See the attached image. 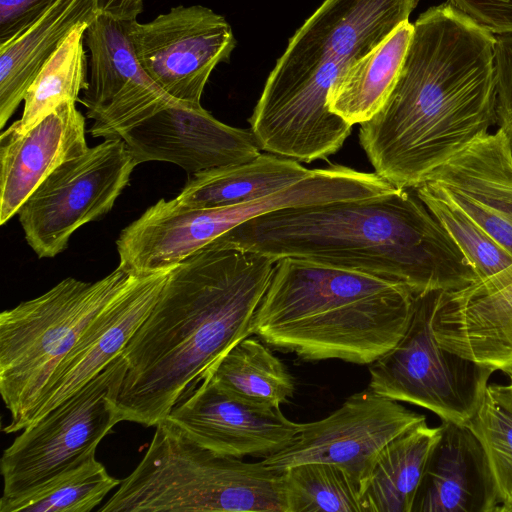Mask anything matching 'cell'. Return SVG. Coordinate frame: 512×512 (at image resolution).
Segmentation results:
<instances>
[{
	"mask_svg": "<svg viewBox=\"0 0 512 512\" xmlns=\"http://www.w3.org/2000/svg\"><path fill=\"white\" fill-rule=\"evenodd\" d=\"M495 35L449 2L413 24L397 81L381 109L360 124L375 173L414 189L496 124Z\"/></svg>",
	"mask_w": 512,
	"mask_h": 512,
	"instance_id": "cell-1",
	"label": "cell"
},
{
	"mask_svg": "<svg viewBox=\"0 0 512 512\" xmlns=\"http://www.w3.org/2000/svg\"><path fill=\"white\" fill-rule=\"evenodd\" d=\"M275 263L214 241L170 269L122 352L127 369L116 400L121 421L156 426L253 334Z\"/></svg>",
	"mask_w": 512,
	"mask_h": 512,
	"instance_id": "cell-2",
	"label": "cell"
},
{
	"mask_svg": "<svg viewBox=\"0 0 512 512\" xmlns=\"http://www.w3.org/2000/svg\"><path fill=\"white\" fill-rule=\"evenodd\" d=\"M409 190L274 210L215 241L275 262L302 258L366 273L404 285L416 296L477 282L473 267Z\"/></svg>",
	"mask_w": 512,
	"mask_h": 512,
	"instance_id": "cell-3",
	"label": "cell"
},
{
	"mask_svg": "<svg viewBox=\"0 0 512 512\" xmlns=\"http://www.w3.org/2000/svg\"><path fill=\"white\" fill-rule=\"evenodd\" d=\"M418 0H324L289 39L249 118L260 150L312 162L336 153L351 125L327 106L339 77L409 16Z\"/></svg>",
	"mask_w": 512,
	"mask_h": 512,
	"instance_id": "cell-4",
	"label": "cell"
},
{
	"mask_svg": "<svg viewBox=\"0 0 512 512\" xmlns=\"http://www.w3.org/2000/svg\"><path fill=\"white\" fill-rule=\"evenodd\" d=\"M416 295L366 273L302 258L276 261L253 334L305 361L371 364L405 334Z\"/></svg>",
	"mask_w": 512,
	"mask_h": 512,
	"instance_id": "cell-5",
	"label": "cell"
},
{
	"mask_svg": "<svg viewBox=\"0 0 512 512\" xmlns=\"http://www.w3.org/2000/svg\"><path fill=\"white\" fill-rule=\"evenodd\" d=\"M99 512H288L284 470L216 453L161 420Z\"/></svg>",
	"mask_w": 512,
	"mask_h": 512,
	"instance_id": "cell-6",
	"label": "cell"
},
{
	"mask_svg": "<svg viewBox=\"0 0 512 512\" xmlns=\"http://www.w3.org/2000/svg\"><path fill=\"white\" fill-rule=\"evenodd\" d=\"M134 274L117 267L96 282L68 277L0 314V392L16 427L92 320Z\"/></svg>",
	"mask_w": 512,
	"mask_h": 512,
	"instance_id": "cell-7",
	"label": "cell"
},
{
	"mask_svg": "<svg viewBox=\"0 0 512 512\" xmlns=\"http://www.w3.org/2000/svg\"><path fill=\"white\" fill-rule=\"evenodd\" d=\"M440 292L416 296L405 334L369 364L368 388L427 409L442 421L465 424L478 408L495 370L439 344L433 318Z\"/></svg>",
	"mask_w": 512,
	"mask_h": 512,
	"instance_id": "cell-8",
	"label": "cell"
},
{
	"mask_svg": "<svg viewBox=\"0 0 512 512\" xmlns=\"http://www.w3.org/2000/svg\"><path fill=\"white\" fill-rule=\"evenodd\" d=\"M126 369L121 354L80 390L21 430L1 457L3 497L31 490L96 453L100 441L121 422L116 400Z\"/></svg>",
	"mask_w": 512,
	"mask_h": 512,
	"instance_id": "cell-9",
	"label": "cell"
},
{
	"mask_svg": "<svg viewBox=\"0 0 512 512\" xmlns=\"http://www.w3.org/2000/svg\"><path fill=\"white\" fill-rule=\"evenodd\" d=\"M137 165L125 141L113 138L57 167L17 213L36 255L55 257L77 229L107 214Z\"/></svg>",
	"mask_w": 512,
	"mask_h": 512,
	"instance_id": "cell-10",
	"label": "cell"
},
{
	"mask_svg": "<svg viewBox=\"0 0 512 512\" xmlns=\"http://www.w3.org/2000/svg\"><path fill=\"white\" fill-rule=\"evenodd\" d=\"M424 421L425 415L367 388L327 417L302 423L295 440L262 463L274 470L304 462L331 463L351 477L361 494L381 450Z\"/></svg>",
	"mask_w": 512,
	"mask_h": 512,
	"instance_id": "cell-11",
	"label": "cell"
},
{
	"mask_svg": "<svg viewBox=\"0 0 512 512\" xmlns=\"http://www.w3.org/2000/svg\"><path fill=\"white\" fill-rule=\"evenodd\" d=\"M129 34L147 74L173 99L201 106L214 68L229 61L236 46L226 19L201 5L176 6L153 20L128 22Z\"/></svg>",
	"mask_w": 512,
	"mask_h": 512,
	"instance_id": "cell-12",
	"label": "cell"
},
{
	"mask_svg": "<svg viewBox=\"0 0 512 512\" xmlns=\"http://www.w3.org/2000/svg\"><path fill=\"white\" fill-rule=\"evenodd\" d=\"M90 52L88 87L79 102L94 122L92 137L113 139L179 102L163 91L139 62L128 22L98 14L85 31Z\"/></svg>",
	"mask_w": 512,
	"mask_h": 512,
	"instance_id": "cell-13",
	"label": "cell"
},
{
	"mask_svg": "<svg viewBox=\"0 0 512 512\" xmlns=\"http://www.w3.org/2000/svg\"><path fill=\"white\" fill-rule=\"evenodd\" d=\"M163 421L198 445L236 458H267L287 448L302 423L279 407L243 402L220 389L209 377L180 400Z\"/></svg>",
	"mask_w": 512,
	"mask_h": 512,
	"instance_id": "cell-14",
	"label": "cell"
},
{
	"mask_svg": "<svg viewBox=\"0 0 512 512\" xmlns=\"http://www.w3.org/2000/svg\"><path fill=\"white\" fill-rule=\"evenodd\" d=\"M169 271L133 275L128 285L86 327L16 432L57 407L122 354L156 303Z\"/></svg>",
	"mask_w": 512,
	"mask_h": 512,
	"instance_id": "cell-15",
	"label": "cell"
},
{
	"mask_svg": "<svg viewBox=\"0 0 512 512\" xmlns=\"http://www.w3.org/2000/svg\"><path fill=\"white\" fill-rule=\"evenodd\" d=\"M137 164L163 161L193 174L250 161L260 148L250 129L224 124L202 106H169L126 131Z\"/></svg>",
	"mask_w": 512,
	"mask_h": 512,
	"instance_id": "cell-16",
	"label": "cell"
},
{
	"mask_svg": "<svg viewBox=\"0 0 512 512\" xmlns=\"http://www.w3.org/2000/svg\"><path fill=\"white\" fill-rule=\"evenodd\" d=\"M422 183L448 197L512 255V145L503 130L480 136Z\"/></svg>",
	"mask_w": 512,
	"mask_h": 512,
	"instance_id": "cell-17",
	"label": "cell"
},
{
	"mask_svg": "<svg viewBox=\"0 0 512 512\" xmlns=\"http://www.w3.org/2000/svg\"><path fill=\"white\" fill-rule=\"evenodd\" d=\"M433 331L451 352L495 371L512 367V265L465 288L441 291Z\"/></svg>",
	"mask_w": 512,
	"mask_h": 512,
	"instance_id": "cell-18",
	"label": "cell"
},
{
	"mask_svg": "<svg viewBox=\"0 0 512 512\" xmlns=\"http://www.w3.org/2000/svg\"><path fill=\"white\" fill-rule=\"evenodd\" d=\"M67 100L30 130L11 124L0 137V224L4 225L32 192L64 162L87 149L85 117Z\"/></svg>",
	"mask_w": 512,
	"mask_h": 512,
	"instance_id": "cell-19",
	"label": "cell"
},
{
	"mask_svg": "<svg viewBox=\"0 0 512 512\" xmlns=\"http://www.w3.org/2000/svg\"><path fill=\"white\" fill-rule=\"evenodd\" d=\"M412 512H499L496 483L483 446L465 425L442 421Z\"/></svg>",
	"mask_w": 512,
	"mask_h": 512,
	"instance_id": "cell-20",
	"label": "cell"
},
{
	"mask_svg": "<svg viewBox=\"0 0 512 512\" xmlns=\"http://www.w3.org/2000/svg\"><path fill=\"white\" fill-rule=\"evenodd\" d=\"M96 0H57L37 20L0 45V128L24 100L45 63L79 26L97 17Z\"/></svg>",
	"mask_w": 512,
	"mask_h": 512,
	"instance_id": "cell-21",
	"label": "cell"
},
{
	"mask_svg": "<svg viewBox=\"0 0 512 512\" xmlns=\"http://www.w3.org/2000/svg\"><path fill=\"white\" fill-rule=\"evenodd\" d=\"M298 161L260 153L254 159L191 174L175 198L191 208H218L266 197L314 173Z\"/></svg>",
	"mask_w": 512,
	"mask_h": 512,
	"instance_id": "cell-22",
	"label": "cell"
},
{
	"mask_svg": "<svg viewBox=\"0 0 512 512\" xmlns=\"http://www.w3.org/2000/svg\"><path fill=\"white\" fill-rule=\"evenodd\" d=\"M412 33L413 24L401 23L350 66L329 92V110L351 126L372 118L397 81Z\"/></svg>",
	"mask_w": 512,
	"mask_h": 512,
	"instance_id": "cell-23",
	"label": "cell"
},
{
	"mask_svg": "<svg viewBox=\"0 0 512 512\" xmlns=\"http://www.w3.org/2000/svg\"><path fill=\"white\" fill-rule=\"evenodd\" d=\"M440 430L424 421L381 450L361 493L362 512H412Z\"/></svg>",
	"mask_w": 512,
	"mask_h": 512,
	"instance_id": "cell-24",
	"label": "cell"
},
{
	"mask_svg": "<svg viewBox=\"0 0 512 512\" xmlns=\"http://www.w3.org/2000/svg\"><path fill=\"white\" fill-rule=\"evenodd\" d=\"M227 394L260 407H280L295 392L284 363L258 338L248 336L233 346L207 376Z\"/></svg>",
	"mask_w": 512,
	"mask_h": 512,
	"instance_id": "cell-25",
	"label": "cell"
},
{
	"mask_svg": "<svg viewBox=\"0 0 512 512\" xmlns=\"http://www.w3.org/2000/svg\"><path fill=\"white\" fill-rule=\"evenodd\" d=\"M96 453L39 486L1 497L0 512H89L121 483L96 459Z\"/></svg>",
	"mask_w": 512,
	"mask_h": 512,
	"instance_id": "cell-26",
	"label": "cell"
},
{
	"mask_svg": "<svg viewBox=\"0 0 512 512\" xmlns=\"http://www.w3.org/2000/svg\"><path fill=\"white\" fill-rule=\"evenodd\" d=\"M87 27H77L38 72L25 93L21 118L12 123L17 130H30L64 101L80 100V92L88 87Z\"/></svg>",
	"mask_w": 512,
	"mask_h": 512,
	"instance_id": "cell-27",
	"label": "cell"
},
{
	"mask_svg": "<svg viewBox=\"0 0 512 512\" xmlns=\"http://www.w3.org/2000/svg\"><path fill=\"white\" fill-rule=\"evenodd\" d=\"M465 425L488 458L499 495V512H512V384L488 383Z\"/></svg>",
	"mask_w": 512,
	"mask_h": 512,
	"instance_id": "cell-28",
	"label": "cell"
},
{
	"mask_svg": "<svg viewBox=\"0 0 512 512\" xmlns=\"http://www.w3.org/2000/svg\"><path fill=\"white\" fill-rule=\"evenodd\" d=\"M284 475L288 512H362L358 486L334 464L304 462Z\"/></svg>",
	"mask_w": 512,
	"mask_h": 512,
	"instance_id": "cell-29",
	"label": "cell"
},
{
	"mask_svg": "<svg viewBox=\"0 0 512 512\" xmlns=\"http://www.w3.org/2000/svg\"><path fill=\"white\" fill-rule=\"evenodd\" d=\"M413 190L473 267L478 281L512 265V255L448 197L425 183Z\"/></svg>",
	"mask_w": 512,
	"mask_h": 512,
	"instance_id": "cell-30",
	"label": "cell"
},
{
	"mask_svg": "<svg viewBox=\"0 0 512 512\" xmlns=\"http://www.w3.org/2000/svg\"><path fill=\"white\" fill-rule=\"evenodd\" d=\"M495 39L496 124L512 145V32Z\"/></svg>",
	"mask_w": 512,
	"mask_h": 512,
	"instance_id": "cell-31",
	"label": "cell"
},
{
	"mask_svg": "<svg viewBox=\"0 0 512 512\" xmlns=\"http://www.w3.org/2000/svg\"><path fill=\"white\" fill-rule=\"evenodd\" d=\"M447 2L494 35L512 32V0H448Z\"/></svg>",
	"mask_w": 512,
	"mask_h": 512,
	"instance_id": "cell-32",
	"label": "cell"
},
{
	"mask_svg": "<svg viewBox=\"0 0 512 512\" xmlns=\"http://www.w3.org/2000/svg\"><path fill=\"white\" fill-rule=\"evenodd\" d=\"M57 0H0V45L24 31Z\"/></svg>",
	"mask_w": 512,
	"mask_h": 512,
	"instance_id": "cell-33",
	"label": "cell"
},
{
	"mask_svg": "<svg viewBox=\"0 0 512 512\" xmlns=\"http://www.w3.org/2000/svg\"><path fill=\"white\" fill-rule=\"evenodd\" d=\"M97 12L116 20H137L143 11V0H96Z\"/></svg>",
	"mask_w": 512,
	"mask_h": 512,
	"instance_id": "cell-34",
	"label": "cell"
},
{
	"mask_svg": "<svg viewBox=\"0 0 512 512\" xmlns=\"http://www.w3.org/2000/svg\"><path fill=\"white\" fill-rule=\"evenodd\" d=\"M502 372L507 375L509 382L512 384V367L507 368V369L503 370Z\"/></svg>",
	"mask_w": 512,
	"mask_h": 512,
	"instance_id": "cell-35",
	"label": "cell"
}]
</instances>
